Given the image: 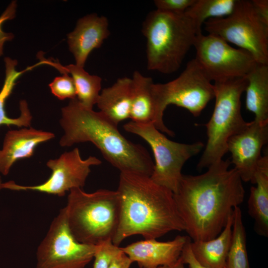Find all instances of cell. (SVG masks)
Masks as SVG:
<instances>
[{"mask_svg":"<svg viewBox=\"0 0 268 268\" xmlns=\"http://www.w3.org/2000/svg\"><path fill=\"white\" fill-rule=\"evenodd\" d=\"M226 268H250L246 248V234L241 209L233 210L232 236Z\"/></svg>","mask_w":268,"mask_h":268,"instance_id":"cell-25","label":"cell"},{"mask_svg":"<svg viewBox=\"0 0 268 268\" xmlns=\"http://www.w3.org/2000/svg\"><path fill=\"white\" fill-rule=\"evenodd\" d=\"M208 34L249 52L258 64L268 65V28L260 21L251 0H237L233 12L204 22Z\"/></svg>","mask_w":268,"mask_h":268,"instance_id":"cell-9","label":"cell"},{"mask_svg":"<svg viewBox=\"0 0 268 268\" xmlns=\"http://www.w3.org/2000/svg\"><path fill=\"white\" fill-rule=\"evenodd\" d=\"M132 96V78L121 77L111 86L102 90L96 104L99 112L118 126L130 118Z\"/></svg>","mask_w":268,"mask_h":268,"instance_id":"cell-17","label":"cell"},{"mask_svg":"<svg viewBox=\"0 0 268 268\" xmlns=\"http://www.w3.org/2000/svg\"><path fill=\"white\" fill-rule=\"evenodd\" d=\"M4 183L2 182L1 177L0 176V190L3 189Z\"/></svg>","mask_w":268,"mask_h":268,"instance_id":"cell-33","label":"cell"},{"mask_svg":"<svg viewBox=\"0 0 268 268\" xmlns=\"http://www.w3.org/2000/svg\"><path fill=\"white\" fill-rule=\"evenodd\" d=\"M132 79L130 119L136 123L152 124L157 129L156 108L153 91L154 82L152 78L144 76L138 71H135Z\"/></svg>","mask_w":268,"mask_h":268,"instance_id":"cell-19","label":"cell"},{"mask_svg":"<svg viewBox=\"0 0 268 268\" xmlns=\"http://www.w3.org/2000/svg\"><path fill=\"white\" fill-rule=\"evenodd\" d=\"M233 218V214L220 233L207 241H191L193 254L198 263L206 268H226Z\"/></svg>","mask_w":268,"mask_h":268,"instance_id":"cell-20","label":"cell"},{"mask_svg":"<svg viewBox=\"0 0 268 268\" xmlns=\"http://www.w3.org/2000/svg\"><path fill=\"white\" fill-rule=\"evenodd\" d=\"M193 46L195 59L211 81L245 77L257 64L249 52L215 35L198 34Z\"/></svg>","mask_w":268,"mask_h":268,"instance_id":"cell-11","label":"cell"},{"mask_svg":"<svg viewBox=\"0 0 268 268\" xmlns=\"http://www.w3.org/2000/svg\"><path fill=\"white\" fill-rule=\"evenodd\" d=\"M132 263L131 260L121 249L111 260L108 268H130Z\"/></svg>","mask_w":268,"mask_h":268,"instance_id":"cell-31","label":"cell"},{"mask_svg":"<svg viewBox=\"0 0 268 268\" xmlns=\"http://www.w3.org/2000/svg\"><path fill=\"white\" fill-rule=\"evenodd\" d=\"M97 246L78 242L69 228L65 208L61 209L36 251V268H84Z\"/></svg>","mask_w":268,"mask_h":268,"instance_id":"cell-10","label":"cell"},{"mask_svg":"<svg viewBox=\"0 0 268 268\" xmlns=\"http://www.w3.org/2000/svg\"><path fill=\"white\" fill-rule=\"evenodd\" d=\"M196 0H155L156 9L175 13L183 14L195 2Z\"/></svg>","mask_w":268,"mask_h":268,"instance_id":"cell-28","label":"cell"},{"mask_svg":"<svg viewBox=\"0 0 268 268\" xmlns=\"http://www.w3.org/2000/svg\"><path fill=\"white\" fill-rule=\"evenodd\" d=\"M64 68L66 72L71 74L73 80L78 101L85 108L92 109L101 92L102 78L89 74L83 67L76 65L71 64Z\"/></svg>","mask_w":268,"mask_h":268,"instance_id":"cell-24","label":"cell"},{"mask_svg":"<svg viewBox=\"0 0 268 268\" xmlns=\"http://www.w3.org/2000/svg\"><path fill=\"white\" fill-rule=\"evenodd\" d=\"M141 31L146 40L147 69L164 74L178 70L199 34L185 13L158 9L147 15Z\"/></svg>","mask_w":268,"mask_h":268,"instance_id":"cell-4","label":"cell"},{"mask_svg":"<svg viewBox=\"0 0 268 268\" xmlns=\"http://www.w3.org/2000/svg\"><path fill=\"white\" fill-rule=\"evenodd\" d=\"M121 248L109 241L97 245L93 268H108L113 257Z\"/></svg>","mask_w":268,"mask_h":268,"instance_id":"cell-27","label":"cell"},{"mask_svg":"<svg viewBox=\"0 0 268 268\" xmlns=\"http://www.w3.org/2000/svg\"><path fill=\"white\" fill-rule=\"evenodd\" d=\"M237 0H196L185 11L198 34L201 26L210 18H221L230 15L234 9Z\"/></svg>","mask_w":268,"mask_h":268,"instance_id":"cell-23","label":"cell"},{"mask_svg":"<svg viewBox=\"0 0 268 268\" xmlns=\"http://www.w3.org/2000/svg\"><path fill=\"white\" fill-rule=\"evenodd\" d=\"M173 266L170 267V266H159L156 268H173Z\"/></svg>","mask_w":268,"mask_h":268,"instance_id":"cell-34","label":"cell"},{"mask_svg":"<svg viewBox=\"0 0 268 268\" xmlns=\"http://www.w3.org/2000/svg\"><path fill=\"white\" fill-rule=\"evenodd\" d=\"M54 137L52 133L32 127L8 131L0 149V173L7 175L16 161L31 157L37 145Z\"/></svg>","mask_w":268,"mask_h":268,"instance_id":"cell-16","label":"cell"},{"mask_svg":"<svg viewBox=\"0 0 268 268\" xmlns=\"http://www.w3.org/2000/svg\"><path fill=\"white\" fill-rule=\"evenodd\" d=\"M124 129L138 135L149 145L155 160L150 178L173 194L178 190L184 164L200 153L204 146L201 141L186 144L172 141L152 124H139L131 121L124 125Z\"/></svg>","mask_w":268,"mask_h":268,"instance_id":"cell-8","label":"cell"},{"mask_svg":"<svg viewBox=\"0 0 268 268\" xmlns=\"http://www.w3.org/2000/svg\"><path fill=\"white\" fill-rule=\"evenodd\" d=\"M191 241L189 237L184 246L180 259L184 265L188 264L189 268H206L200 265L195 258L191 249Z\"/></svg>","mask_w":268,"mask_h":268,"instance_id":"cell-30","label":"cell"},{"mask_svg":"<svg viewBox=\"0 0 268 268\" xmlns=\"http://www.w3.org/2000/svg\"><path fill=\"white\" fill-rule=\"evenodd\" d=\"M230 164L229 159H221L202 174H183L173 197L185 231L193 241L217 236L234 208L243 201V181L234 168L229 169Z\"/></svg>","mask_w":268,"mask_h":268,"instance_id":"cell-1","label":"cell"},{"mask_svg":"<svg viewBox=\"0 0 268 268\" xmlns=\"http://www.w3.org/2000/svg\"><path fill=\"white\" fill-rule=\"evenodd\" d=\"M67 202L65 208L67 223L78 242L97 246L112 241L120 219L117 190L102 189L89 193L74 189L69 191Z\"/></svg>","mask_w":268,"mask_h":268,"instance_id":"cell-5","label":"cell"},{"mask_svg":"<svg viewBox=\"0 0 268 268\" xmlns=\"http://www.w3.org/2000/svg\"><path fill=\"white\" fill-rule=\"evenodd\" d=\"M153 91L157 119V129L170 136L174 133L164 123L163 114L167 107L174 104L199 116L208 103L214 98L211 81L195 59L189 61L175 79L165 83H154Z\"/></svg>","mask_w":268,"mask_h":268,"instance_id":"cell-7","label":"cell"},{"mask_svg":"<svg viewBox=\"0 0 268 268\" xmlns=\"http://www.w3.org/2000/svg\"><path fill=\"white\" fill-rule=\"evenodd\" d=\"M60 123L64 131L60 140L61 146L90 142L120 172L151 175L154 162L146 149L127 139L117 126L99 111L82 106L76 98L62 109Z\"/></svg>","mask_w":268,"mask_h":268,"instance_id":"cell-3","label":"cell"},{"mask_svg":"<svg viewBox=\"0 0 268 268\" xmlns=\"http://www.w3.org/2000/svg\"><path fill=\"white\" fill-rule=\"evenodd\" d=\"M256 186L251 188L248 201V212L254 221L257 234L268 236V156L260 160L255 176Z\"/></svg>","mask_w":268,"mask_h":268,"instance_id":"cell-18","label":"cell"},{"mask_svg":"<svg viewBox=\"0 0 268 268\" xmlns=\"http://www.w3.org/2000/svg\"><path fill=\"white\" fill-rule=\"evenodd\" d=\"M189 236H177L173 240L160 242L145 239L121 248L133 262L141 268L173 266L179 259Z\"/></svg>","mask_w":268,"mask_h":268,"instance_id":"cell-14","label":"cell"},{"mask_svg":"<svg viewBox=\"0 0 268 268\" xmlns=\"http://www.w3.org/2000/svg\"><path fill=\"white\" fill-rule=\"evenodd\" d=\"M173 268H185L184 264L182 262L180 258L177 263L173 266Z\"/></svg>","mask_w":268,"mask_h":268,"instance_id":"cell-32","label":"cell"},{"mask_svg":"<svg viewBox=\"0 0 268 268\" xmlns=\"http://www.w3.org/2000/svg\"><path fill=\"white\" fill-rule=\"evenodd\" d=\"M117 191L120 219L112 243L119 246L128 237L140 235L156 239L173 231L185 230L173 193L149 176L120 172Z\"/></svg>","mask_w":268,"mask_h":268,"instance_id":"cell-2","label":"cell"},{"mask_svg":"<svg viewBox=\"0 0 268 268\" xmlns=\"http://www.w3.org/2000/svg\"><path fill=\"white\" fill-rule=\"evenodd\" d=\"M107 18L91 14L80 18L73 31L67 35L70 51L75 65L83 67L90 53L100 47L110 35Z\"/></svg>","mask_w":268,"mask_h":268,"instance_id":"cell-15","label":"cell"},{"mask_svg":"<svg viewBox=\"0 0 268 268\" xmlns=\"http://www.w3.org/2000/svg\"><path fill=\"white\" fill-rule=\"evenodd\" d=\"M68 73L56 77L50 83L49 87L53 95L60 100L76 98V91L73 80Z\"/></svg>","mask_w":268,"mask_h":268,"instance_id":"cell-26","label":"cell"},{"mask_svg":"<svg viewBox=\"0 0 268 268\" xmlns=\"http://www.w3.org/2000/svg\"><path fill=\"white\" fill-rule=\"evenodd\" d=\"M101 161L95 156L82 159L78 148L65 152L57 159H50L47 166L52 170L49 179L42 184L23 186L13 181L5 182L4 189L13 191H33L64 196L67 191L82 188L91 172V167L99 165Z\"/></svg>","mask_w":268,"mask_h":268,"instance_id":"cell-12","label":"cell"},{"mask_svg":"<svg viewBox=\"0 0 268 268\" xmlns=\"http://www.w3.org/2000/svg\"><path fill=\"white\" fill-rule=\"evenodd\" d=\"M5 66V77L3 86L0 91V126L2 125L16 126L18 127H30L32 116L28 108V104L25 100H21L19 102L20 115L17 118H10L6 116L4 109L5 101L11 94L16 84V81L24 72L30 70L33 67L40 65L38 63L33 66L28 67L26 69L17 71L15 67L17 64L16 60L6 57L4 59Z\"/></svg>","mask_w":268,"mask_h":268,"instance_id":"cell-22","label":"cell"},{"mask_svg":"<svg viewBox=\"0 0 268 268\" xmlns=\"http://www.w3.org/2000/svg\"><path fill=\"white\" fill-rule=\"evenodd\" d=\"M268 140V121L255 120L229 138L227 150L231 154L230 162L243 182L254 184L258 164L262 157L261 151Z\"/></svg>","mask_w":268,"mask_h":268,"instance_id":"cell-13","label":"cell"},{"mask_svg":"<svg viewBox=\"0 0 268 268\" xmlns=\"http://www.w3.org/2000/svg\"><path fill=\"white\" fill-rule=\"evenodd\" d=\"M254 11L262 23L268 28V0H251Z\"/></svg>","mask_w":268,"mask_h":268,"instance_id":"cell-29","label":"cell"},{"mask_svg":"<svg viewBox=\"0 0 268 268\" xmlns=\"http://www.w3.org/2000/svg\"><path fill=\"white\" fill-rule=\"evenodd\" d=\"M246 108L255 120L268 121V65L257 63L246 76Z\"/></svg>","mask_w":268,"mask_h":268,"instance_id":"cell-21","label":"cell"},{"mask_svg":"<svg viewBox=\"0 0 268 268\" xmlns=\"http://www.w3.org/2000/svg\"><path fill=\"white\" fill-rule=\"evenodd\" d=\"M247 83L246 76L214 81L215 103L212 116L205 125L207 140L197 165L198 170L222 159L228 152L229 138L248 126L249 122L243 119L241 112V97Z\"/></svg>","mask_w":268,"mask_h":268,"instance_id":"cell-6","label":"cell"}]
</instances>
